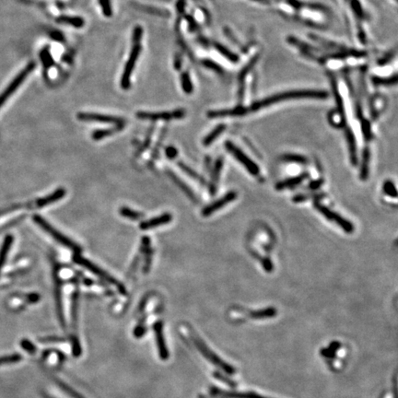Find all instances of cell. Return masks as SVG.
Segmentation results:
<instances>
[{
  "mask_svg": "<svg viewBox=\"0 0 398 398\" xmlns=\"http://www.w3.org/2000/svg\"><path fill=\"white\" fill-rule=\"evenodd\" d=\"M59 23H64L73 26L75 28H81L84 26V20L79 17H69V16H61L57 19Z\"/></svg>",
  "mask_w": 398,
  "mask_h": 398,
  "instance_id": "obj_28",
  "label": "cell"
},
{
  "mask_svg": "<svg viewBox=\"0 0 398 398\" xmlns=\"http://www.w3.org/2000/svg\"><path fill=\"white\" fill-rule=\"evenodd\" d=\"M225 129H226V126L224 124L219 125L215 129H213L211 132L206 136V138H204L203 144L205 146L211 145L212 143L214 142L217 138H219L221 134L225 131Z\"/></svg>",
  "mask_w": 398,
  "mask_h": 398,
  "instance_id": "obj_24",
  "label": "cell"
},
{
  "mask_svg": "<svg viewBox=\"0 0 398 398\" xmlns=\"http://www.w3.org/2000/svg\"><path fill=\"white\" fill-rule=\"evenodd\" d=\"M262 265H263V268L265 271H267V272H271V271L273 270V267H274L273 263L267 257H265V258L262 259Z\"/></svg>",
  "mask_w": 398,
  "mask_h": 398,
  "instance_id": "obj_42",
  "label": "cell"
},
{
  "mask_svg": "<svg viewBox=\"0 0 398 398\" xmlns=\"http://www.w3.org/2000/svg\"><path fill=\"white\" fill-rule=\"evenodd\" d=\"M323 183H324V180L323 179H318V180H315V181L310 182L309 187L312 190H317V189H319L320 187H322Z\"/></svg>",
  "mask_w": 398,
  "mask_h": 398,
  "instance_id": "obj_43",
  "label": "cell"
},
{
  "mask_svg": "<svg viewBox=\"0 0 398 398\" xmlns=\"http://www.w3.org/2000/svg\"><path fill=\"white\" fill-rule=\"evenodd\" d=\"M41 58L43 61V64H44L45 69H49L50 67L52 65L54 64V60H53V56L50 53L48 48H44L42 53H41Z\"/></svg>",
  "mask_w": 398,
  "mask_h": 398,
  "instance_id": "obj_37",
  "label": "cell"
},
{
  "mask_svg": "<svg viewBox=\"0 0 398 398\" xmlns=\"http://www.w3.org/2000/svg\"><path fill=\"white\" fill-rule=\"evenodd\" d=\"M47 398H54V397H47Z\"/></svg>",
  "mask_w": 398,
  "mask_h": 398,
  "instance_id": "obj_47",
  "label": "cell"
},
{
  "mask_svg": "<svg viewBox=\"0 0 398 398\" xmlns=\"http://www.w3.org/2000/svg\"><path fill=\"white\" fill-rule=\"evenodd\" d=\"M202 64L204 65L206 68L212 69V70H214V71H216V72H222V69H221V66L217 64V63H215V62L212 61V60L205 59V60L202 61Z\"/></svg>",
  "mask_w": 398,
  "mask_h": 398,
  "instance_id": "obj_40",
  "label": "cell"
},
{
  "mask_svg": "<svg viewBox=\"0 0 398 398\" xmlns=\"http://www.w3.org/2000/svg\"><path fill=\"white\" fill-rule=\"evenodd\" d=\"M383 191L384 193L391 197H397V191H396V188L394 187L393 182L391 181H386V182L383 183Z\"/></svg>",
  "mask_w": 398,
  "mask_h": 398,
  "instance_id": "obj_38",
  "label": "cell"
},
{
  "mask_svg": "<svg viewBox=\"0 0 398 398\" xmlns=\"http://www.w3.org/2000/svg\"><path fill=\"white\" fill-rule=\"evenodd\" d=\"M186 115V111L183 109H177L172 112H160V113H149V112H138L137 117L141 120H150V121H171L176 119H182Z\"/></svg>",
  "mask_w": 398,
  "mask_h": 398,
  "instance_id": "obj_9",
  "label": "cell"
},
{
  "mask_svg": "<svg viewBox=\"0 0 398 398\" xmlns=\"http://www.w3.org/2000/svg\"><path fill=\"white\" fill-rule=\"evenodd\" d=\"M79 291L76 290L72 295V301H71V325L73 328V333H75V338H78L76 335L77 327H78V315H79Z\"/></svg>",
  "mask_w": 398,
  "mask_h": 398,
  "instance_id": "obj_21",
  "label": "cell"
},
{
  "mask_svg": "<svg viewBox=\"0 0 398 398\" xmlns=\"http://www.w3.org/2000/svg\"><path fill=\"white\" fill-rule=\"evenodd\" d=\"M370 161H371V150L370 147H364L362 151V160H361V166H360V173L359 178L362 181H366L368 179L369 172H370Z\"/></svg>",
  "mask_w": 398,
  "mask_h": 398,
  "instance_id": "obj_22",
  "label": "cell"
},
{
  "mask_svg": "<svg viewBox=\"0 0 398 398\" xmlns=\"http://www.w3.org/2000/svg\"><path fill=\"white\" fill-rule=\"evenodd\" d=\"M120 214L121 216L125 217V218H128L129 220H133V221H138V220H141L144 215L141 212L136 211V210H133L129 207H126L124 206L121 209H120Z\"/></svg>",
  "mask_w": 398,
  "mask_h": 398,
  "instance_id": "obj_30",
  "label": "cell"
},
{
  "mask_svg": "<svg viewBox=\"0 0 398 398\" xmlns=\"http://www.w3.org/2000/svg\"><path fill=\"white\" fill-rule=\"evenodd\" d=\"M248 108L238 106L235 108L226 109V110H217V111H209L206 113V115L209 118L223 117V116H241L248 113Z\"/></svg>",
  "mask_w": 398,
  "mask_h": 398,
  "instance_id": "obj_15",
  "label": "cell"
},
{
  "mask_svg": "<svg viewBox=\"0 0 398 398\" xmlns=\"http://www.w3.org/2000/svg\"><path fill=\"white\" fill-rule=\"evenodd\" d=\"M210 393L218 398H269L254 392H230L218 388H211Z\"/></svg>",
  "mask_w": 398,
  "mask_h": 398,
  "instance_id": "obj_13",
  "label": "cell"
},
{
  "mask_svg": "<svg viewBox=\"0 0 398 398\" xmlns=\"http://www.w3.org/2000/svg\"><path fill=\"white\" fill-rule=\"evenodd\" d=\"M345 136L347 138V142L349 145V155H350V162L353 166L358 164V155H357V144L356 138L354 136V133L349 128H346Z\"/></svg>",
  "mask_w": 398,
  "mask_h": 398,
  "instance_id": "obj_17",
  "label": "cell"
},
{
  "mask_svg": "<svg viewBox=\"0 0 398 398\" xmlns=\"http://www.w3.org/2000/svg\"><path fill=\"white\" fill-rule=\"evenodd\" d=\"M51 36H52V38H54V39L55 40H58V41L59 40H60V41L63 40V35H61L58 32H54V33H52Z\"/></svg>",
  "mask_w": 398,
  "mask_h": 398,
  "instance_id": "obj_46",
  "label": "cell"
},
{
  "mask_svg": "<svg viewBox=\"0 0 398 398\" xmlns=\"http://www.w3.org/2000/svg\"><path fill=\"white\" fill-rule=\"evenodd\" d=\"M99 3L102 7L103 13L105 17H111L113 14L112 10V5H111V0H99Z\"/></svg>",
  "mask_w": 398,
  "mask_h": 398,
  "instance_id": "obj_39",
  "label": "cell"
},
{
  "mask_svg": "<svg viewBox=\"0 0 398 398\" xmlns=\"http://www.w3.org/2000/svg\"><path fill=\"white\" fill-rule=\"evenodd\" d=\"M124 127H121V126H114L113 128H109V129L97 130V131H94V134H93V138H94V140H101L103 138H107L109 136H112L113 134L119 132Z\"/></svg>",
  "mask_w": 398,
  "mask_h": 398,
  "instance_id": "obj_25",
  "label": "cell"
},
{
  "mask_svg": "<svg viewBox=\"0 0 398 398\" xmlns=\"http://www.w3.org/2000/svg\"><path fill=\"white\" fill-rule=\"evenodd\" d=\"M78 119L82 122H100V123L113 124L115 126L125 127L126 120L122 117L102 114V113H79Z\"/></svg>",
  "mask_w": 398,
  "mask_h": 398,
  "instance_id": "obj_10",
  "label": "cell"
},
{
  "mask_svg": "<svg viewBox=\"0 0 398 398\" xmlns=\"http://www.w3.org/2000/svg\"><path fill=\"white\" fill-rule=\"evenodd\" d=\"M169 175H170L171 178H172V181L175 182L177 186L180 187V188L182 189V191L185 192V193L187 194V197H189V198H191V200H193V201H197V197L195 196V194L193 193V191H192L191 189H190L189 187H187V185H186L185 182H182V180H181L180 178H178V177H177L176 175H175V174H174V173L172 172H169Z\"/></svg>",
  "mask_w": 398,
  "mask_h": 398,
  "instance_id": "obj_27",
  "label": "cell"
},
{
  "mask_svg": "<svg viewBox=\"0 0 398 398\" xmlns=\"http://www.w3.org/2000/svg\"><path fill=\"white\" fill-rule=\"evenodd\" d=\"M178 165H179V167L182 169L183 172L187 173V175H189V176L193 178V179H195L197 182H201V183H205V182H205V180H204V178H203L201 175H199L197 172H195L194 170H192L191 168L188 167L187 164H185L183 162H179Z\"/></svg>",
  "mask_w": 398,
  "mask_h": 398,
  "instance_id": "obj_31",
  "label": "cell"
},
{
  "mask_svg": "<svg viewBox=\"0 0 398 398\" xmlns=\"http://www.w3.org/2000/svg\"><path fill=\"white\" fill-rule=\"evenodd\" d=\"M181 84L183 91L187 94L193 93V84H192L190 76L187 72H183L181 76Z\"/></svg>",
  "mask_w": 398,
  "mask_h": 398,
  "instance_id": "obj_32",
  "label": "cell"
},
{
  "mask_svg": "<svg viewBox=\"0 0 398 398\" xmlns=\"http://www.w3.org/2000/svg\"><path fill=\"white\" fill-rule=\"evenodd\" d=\"M361 120V130L363 133V137L365 138V140L367 142H370L372 140L373 138V134H372V127H371V123L370 121L367 119H360Z\"/></svg>",
  "mask_w": 398,
  "mask_h": 398,
  "instance_id": "obj_33",
  "label": "cell"
},
{
  "mask_svg": "<svg viewBox=\"0 0 398 398\" xmlns=\"http://www.w3.org/2000/svg\"><path fill=\"white\" fill-rule=\"evenodd\" d=\"M73 260L75 263L83 266L86 269H88L91 273H94V275L99 277L100 279L105 280L106 282H108L110 284L114 286L122 294H127V290H126V288H124L123 284L120 283L117 280H115L112 275H109L106 271L103 270L101 267H99L98 265H96L94 263H91L90 261H88V259L84 258L83 256H79V254H76L74 256Z\"/></svg>",
  "mask_w": 398,
  "mask_h": 398,
  "instance_id": "obj_4",
  "label": "cell"
},
{
  "mask_svg": "<svg viewBox=\"0 0 398 398\" xmlns=\"http://www.w3.org/2000/svg\"><path fill=\"white\" fill-rule=\"evenodd\" d=\"M143 29L140 26H137L133 33V45L130 54L128 56V62L125 66L122 78H121V87L123 89H128L131 85V76L137 64L138 56L141 53V40H142Z\"/></svg>",
  "mask_w": 398,
  "mask_h": 398,
  "instance_id": "obj_2",
  "label": "cell"
},
{
  "mask_svg": "<svg viewBox=\"0 0 398 398\" xmlns=\"http://www.w3.org/2000/svg\"><path fill=\"white\" fill-rule=\"evenodd\" d=\"M315 207L328 221H333L336 225L341 227L345 232H347V233L353 232L354 226L352 225V223L344 219L343 217L340 216L336 212L331 210L327 206L320 204L319 202H315Z\"/></svg>",
  "mask_w": 398,
  "mask_h": 398,
  "instance_id": "obj_7",
  "label": "cell"
},
{
  "mask_svg": "<svg viewBox=\"0 0 398 398\" xmlns=\"http://www.w3.org/2000/svg\"><path fill=\"white\" fill-rule=\"evenodd\" d=\"M35 63H29L26 68H25L21 72H20L16 78H15L12 82L9 85V87L6 88L5 90L0 95V108L4 105L6 101L10 98V96L16 91V89L20 87L21 84L23 83L26 78L29 76V74L35 69Z\"/></svg>",
  "mask_w": 398,
  "mask_h": 398,
  "instance_id": "obj_8",
  "label": "cell"
},
{
  "mask_svg": "<svg viewBox=\"0 0 398 398\" xmlns=\"http://www.w3.org/2000/svg\"><path fill=\"white\" fill-rule=\"evenodd\" d=\"M54 299H55V306H56L59 321L61 323V325L65 327L66 322H65L63 305L61 299V282L57 277H54Z\"/></svg>",
  "mask_w": 398,
  "mask_h": 398,
  "instance_id": "obj_16",
  "label": "cell"
},
{
  "mask_svg": "<svg viewBox=\"0 0 398 398\" xmlns=\"http://www.w3.org/2000/svg\"><path fill=\"white\" fill-rule=\"evenodd\" d=\"M223 167V158H219L215 162V165L213 168V172H212L211 181H210V185H209V192H210V195L211 196H215L216 194L217 189H218V183L220 181V176H221V170Z\"/></svg>",
  "mask_w": 398,
  "mask_h": 398,
  "instance_id": "obj_18",
  "label": "cell"
},
{
  "mask_svg": "<svg viewBox=\"0 0 398 398\" xmlns=\"http://www.w3.org/2000/svg\"><path fill=\"white\" fill-rule=\"evenodd\" d=\"M225 147H226L227 150L231 153L232 156L241 163V165H243L246 168V170L250 172L251 174H253V175L259 174V172H260L259 166L252 159L248 157L246 153L241 150V148H239L231 141H227L225 143Z\"/></svg>",
  "mask_w": 398,
  "mask_h": 398,
  "instance_id": "obj_6",
  "label": "cell"
},
{
  "mask_svg": "<svg viewBox=\"0 0 398 398\" xmlns=\"http://www.w3.org/2000/svg\"><path fill=\"white\" fill-rule=\"evenodd\" d=\"M177 154H178V150L174 147H168L166 148V155L169 159H174L176 157Z\"/></svg>",
  "mask_w": 398,
  "mask_h": 398,
  "instance_id": "obj_44",
  "label": "cell"
},
{
  "mask_svg": "<svg viewBox=\"0 0 398 398\" xmlns=\"http://www.w3.org/2000/svg\"><path fill=\"white\" fill-rule=\"evenodd\" d=\"M65 196H66V190L64 188H59L57 190H55L53 194H50L48 196L40 198L39 200H37L36 206L44 207V206H48L51 204H54L55 202L61 200Z\"/></svg>",
  "mask_w": 398,
  "mask_h": 398,
  "instance_id": "obj_19",
  "label": "cell"
},
{
  "mask_svg": "<svg viewBox=\"0 0 398 398\" xmlns=\"http://www.w3.org/2000/svg\"><path fill=\"white\" fill-rule=\"evenodd\" d=\"M309 177V174L307 172L302 173L300 175L298 176L291 177L289 179H286L282 182H278L277 186H275V189L277 190H284L287 188H292V187H297L300 185L301 182L304 181L305 179H307Z\"/></svg>",
  "mask_w": 398,
  "mask_h": 398,
  "instance_id": "obj_20",
  "label": "cell"
},
{
  "mask_svg": "<svg viewBox=\"0 0 398 398\" xmlns=\"http://www.w3.org/2000/svg\"><path fill=\"white\" fill-rule=\"evenodd\" d=\"M351 7L353 9L355 14L357 15L359 18H363V10L361 9V5H360L359 0H352Z\"/></svg>",
  "mask_w": 398,
  "mask_h": 398,
  "instance_id": "obj_41",
  "label": "cell"
},
{
  "mask_svg": "<svg viewBox=\"0 0 398 398\" xmlns=\"http://www.w3.org/2000/svg\"><path fill=\"white\" fill-rule=\"evenodd\" d=\"M277 315V310L275 308H267V309L258 310V311H252L246 315V318L251 319H265L271 318Z\"/></svg>",
  "mask_w": 398,
  "mask_h": 398,
  "instance_id": "obj_23",
  "label": "cell"
},
{
  "mask_svg": "<svg viewBox=\"0 0 398 398\" xmlns=\"http://www.w3.org/2000/svg\"><path fill=\"white\" fill-rule=\"evenodd\" d=\"M54 381H55V383H56V384L58 385L59 387L60 388L62 389L63 391H64L65 393H68L69 394V396L71 398H83L79 393H77L75 390H73L72 388H70L69 387V385H67L66 383H63V382H61L60 380H57V379H54Z\"/></svg>",
  "mask_w": 398,
  "mask_h": 398,
  "instance_id": "obj_35",
  "label": "cell"
},
{
  "mask_svg": "<svg viewBox=\"0 0 398 398\" xmlns=\"http://www.w3.org/2000/svg\"><path fill=\"white\" fill-rule=\"evenodd\" d=\"M172 220V216L171 213H164L161 216L153 218V219H150L148 221H142L139 224V228L143 231H147V230H151V229L156 228V227L166 225L168 223H170Z\"/></svg>",
  "mask_w": 398,
  "mask_h": 398,
  "instance_id": "obj_14",
  "label": "cell"
},
{
  "mask_svg": "<svg viewBox=\"0 0 398 398\" xmlns=\"http://www.w3.org/2000/svg\"><path fill=\"white\" fill-rule=\"evenodd\" d=\"M155 336H156V343H157L158 351L160 354V357L162 359H167L169 358V351H168L165 339L163 334V324L162 322H157L153 326Z\"/></svg>",
  "mask_w": 398,
  "mask_h": 398,
  "instance_id": "obj_12",
  "label": "cell"
},
{
  "mask_svg": "<svg viewBox=\"0 0 398 398\" xmlns=\"http://www.w3.org/2000/svg\"><path fill=\"white\" fill-rule=\"evenodd\" d=\"M12 242H13V237L11 235L6 237L5 240L3 241V244H2L1 250H0V269L2 268V266L5 263L6 258L8 256Z\"/></svg>",
  "mask_w": 398,
  "mask_h": 398,
  "instance_id": "obj_26",
  "label": "cell"
},
{
  "mask_svg": "<svg viewBox=\"0 0 398 398\" xmlns=\"http://www.w3.org/2000/svg\"><path fill=\"white\" fill-rule=\"evenodd\" d=\"M237 197V193L235 191H231L227 193L225 196L220 198L219 200L213 202L210 205L206 206L203 210H202V215L204 217H208L212 215L214 212L220 210L222 207L228 205L229 203L234 201Z\"/></svg>",
  "mask_w": 398,
  "mask_h": 398,
  "instance_id": "obj_11",
  "label": "cell"
},
{
  "mask_svg": "<svg viewBox=\"0 0 398 398\" xmlns=\"http://www.w3.org/2000/svg\"><path fill=\"white\" fill-rule=\"evenodd\" d=\"M177 10L180 12L182 13L185 11V7H186V0H178L177 1Z\"/></svg>",
  "mask_w": 398,
  "mask_h": 398,
  "instance_id": "obj_45",
  "label": "cell"
},
{
  "mask_svg": "<svg viewBox=\"0 0 398 398\" xmlns=\"http://www.w3.org/2000/svg\"><path fill=\"white\" fill-rule=\"evenodd\" d=\"M282 160L288 162H295V163H300V164H306L307 163V159L299 154H284L282 156Z\"/></svg>",
  "mask_w": 398,
  "mask_h": 398,
  "instance_id": "obj_34",
  "label": "cell"
},
{
  "mask_svg": "<svg viewBox=\"0 0 398 398\" xmlns=\"http://www.w3.org/2000/svg\"><path fill=\"white\" fill-rule=\"evenodd\" d=\"M328 97V93L324 90H315V89H303V90H289L280 94L271 95L267 98L256 102L248 108V112H256L265 107H268L272 104L284 102L293 99H320L324 100Z\"/></svg>",
  "mask_w": 398,
  "mask_h": 398,
  "instance_id": "obj_1",
  "label": "cell"
},
{
  "mask_svg": "<svg viewBox=\"0 0 398 398\" xmlns=\"http://www.w3.org/2000/svg\"><path fill=\"white\" fill-rule=\"evenodd\" d=\"M396 81H397L396 75H393V77L386 78V79L385 78H379V77L373 78V82L376 86H380V85H393V84L396 83Z\"/></svg>",
  "mask_w": 398,
  "mask_h": 398,
  "instance_id": "obj_36",
  "label": "cell"
},
{
  "mask_svg": "<svg viewBox=\"0 0 398 398\" xmlns=\"http://www.w3.org/2000/svg\"><path fill=\"white\" fill-rule=\"evenodd\" d=\"M215 48L219 51L220 54H222L225 58L228 59L229 61H231L232 63H237L239 61V56L237 54H233L230 50L227 49L224 45L216 43L215 44Z\"/></svg>",
  "mask_w": 398,
  "mask_h": 398,
  "instance_id": "obj_29",
  "label": "cell"
},
{
  "mask_svg": "<svg viewBox=\"0 0 398 398\" xmlns=\"http://www.w3.org/2000/svg\"><path fill=\"white\" fill-rule=\"evenodd\" d=\"M34 221H35L36 224H38L44 231H46L51 237H53L54 240L59 242L60 244L68 247L69 249L73 251L77 254H79V252L81 251L80 246H78L75 241H72L71 239H69V237H67L62 232H60L58 230H56L54 227L52 226L50 224L48 221H45L44 218L38 216V215H35V216H34Z\"/></svg>",
  "mask_w": 398,
  "mask_h": 398,
  "instance_id": "obj_5",
  "label": "cell"
},
{
  "mask_svg": "<svg viewBox=\"0 0 398 398\" xmlns=\"http://www.w3.org/2000/svg\"><path fill=\"white\" fill-rule=\"evenodd\" d=\"M188 334H189V336L193 341V343L196 346V348L201 352L202 355L209 362H211L218 368L221 369V371L224 372L225 374H229V375H233L235 374V369L233 368L230 364L225 362L223 359H221L215 352H213L211 349L205 344V342L193 330L189 329Z\"/></svg>",
  "mask_w": 398,
  "mask_h": 398,
  "instance_id": "obj_3",
  "label": "cell"
}]
</instances>
